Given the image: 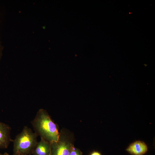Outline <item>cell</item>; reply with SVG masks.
<instances>
[{
    "label": "cell",
    "mask_w": 155,
    "mask_h": 155,
    "mask_svg": "<svg viewBox=\"0 0 155 155\" xmlns=\"http://www.w3.org/2000/svg\"><path fill=\"white\" fill-rule=\"evenodd\" d=\"M31 123L35 132L40 138L49 142L58 140L60 133L46 110L40 109Z\"/></svg>",
    "instance_id": "obj_1"
},
{
    "label": "cell",
    "mask_w": 155,
    "mask_h": 155,
    "mask_svg": "<svg viewBox=\"0 0 155 155\" xmlns=\"http://www.w3.org/2000/svg\"><path fill=\"white\" fill-rule=\"evenodd\" d=\"M37 135L27 126L16 135L13 142V155H28L32 152L38 142Z\"/></svg>",
    "instance_id": "obj_2"
},
{
    "label": "cell",
    "mask_w": 155,
    "mask_h": 155,
    "mask_svg": "<svg viewBox=\"0 0 155 155\" xmlns=\"http://www.w3.org/2000/svg\"><path fill=\"white\" fill-rule=\"evenodd\" d=\"M71 140L66 133L61 131L58 140L50 142V155H69L73 144Z\"/></svg>",
    "instance_id": "obj_3"
},
{
    "label": "cell",
    "mask_w": 155,
    "mask_h": 155,
    "mask_svg": "<svg viewBox=\"0 0 155 155\" xmlns=\"http://www.w3.org/2000/svg\"><path fill=\"white\" fill-rule=\"evenodd\" d=\"M11 130L9 125L0 121V148H7L12 141L10 136Z\"/></svg>",
    "instance_id": "obj_4"
},
{
    "label": "cell",
    "mask_w": 155,
    "mask_h": 155,
    "mask_svg": "<svg viewBox=\"0 0 155 155\" xmlns=\"http://www.w3.org/2000/svg\"><path fill=\"white\" fill-rule=\"evenodd\" d=\"M131 155H144L148 151V147L143 141H135L130 144L126 149Z\"/></svg>",
    "instance_id": "obj_5"
},
{
    "label": "cell",
    "mask_w": 155,
    "mask_h": 155,
    "mask_svg": "<svg viewBox=\"0 0 155 155\" xmlns=\"http://www.w3.org/2000/svg\"><path fill=\"white\" fill-rule=\"evenodd\" d=\"M50 142L40 138L34 148L32 154V155H50Z\"/></svg>",
    "instance_id": "obj_6"
},
{
    "label": "cell",
    "mask_w": 155,
    "mask_h": 155,
    "mask_svg": "<svg viewBox=\"0 0 155 155\" xmlns=\"http://www.w3.org/2000/svg\"><path fill=\"white\" fill-rule=\"evenodd\" d=\"M69 155H83V154L79 149L75 147L72 144L70 148Z\"/></svg>",
    "instance_id": "obj_7"
},
{
    "label": "cell",
    "mask_w": 155,
    "mask_h": 155,
    "mask_svg": "<svg viewBox=\"0 0 155 155\" xmlns=\"http://www.w3.org/2000/svg\"><path fill=\"white\" fill-rule=\"evenodd\" d=\"M3 47L2 46L0 39V61L2 55V51Z\"/></svg>",
    "instance_id": "obj_8"
},
{
    "label": "cell",
    "mask_w": 155,
    "mask_h": 155,
    "mask_svg": "<svg viewBox=\"0 0 155 155\" xmlns=\"http://www.w3.org/2000/svg\"><path fill=\"white\" fill-rule=\"evenodd\" d=\"M89 155H102L101 153L97 151H94L90 154Z\"/></svg>",
    "instance_id": "obj_9"
},
{
    "label": "cell",
    "mask_w": 155,
    "mask_h": 155,
    "mask_svg": "<svg viewBox=\"0 0 155 155\" xmlns=\"http://www.w3.org/2000/svg\"><path fill=\"white\" fill-rule=\"evenodd\" d=\"M3 155H9V154L7 152H5L3 154Z\"/></svg>",
    "instance_id": "obj_10"
},
{
    "label": "cell",
    "mask_w": 155,
    "mask_h": 155,
    "mask_svg": "<svg viewBox=\"0 0 155 155\" xmlns=\"http://www.w3.org/2000/svg\"><path fill=\"white\" fill-rule=\"evenodd\" d=\"M3 154H1L0 152V155H3Z\"/></svg>",
    "instance_id": "obj_11"
}]
</instances>
